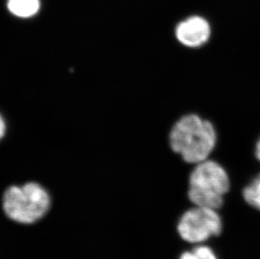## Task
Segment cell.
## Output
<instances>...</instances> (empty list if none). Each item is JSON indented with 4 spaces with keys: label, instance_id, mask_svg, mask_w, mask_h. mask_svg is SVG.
Returning a JSON list of instances; mask_svg holds the SVG:
<instances>
[{
    "label": "cell",
    "instance_id": "obj_1",
    "mask_svg": "<svg viewBox=\"0 0 260 259\" xmlns=\"http://www.w3.org/2000/svg\"><path fill=\"white\" fill-rule=\"evenodd\" d=\"M174 152L189 164L206 161L216 142L215 128L208 120L197 115H188L178 120L170 136Z\"/></svg>",
    "mask_w": 260,
    "mask_h": 259
},
{
    "label": "cell",
    "instance_id": "obj_4",
    "mask_svg": "<svg viewBox=\"0 0 260 259\" xmlns=\"http://www.w3.org/2000/svg\"><path fill=\"white\" fill-rule=\"evenodd\" d=\"M221 228V217L216 210L196 206L183 215L178 225V232L186 242L202 243L220 234Z\"/></svg>",
    "mask_w": 260,
    "mask_h": 259
},
{
    "label": "cell",
    "instance_id": "obj_3",
    "mask_svg": "<svg viewBox=\"0 0 260 259\" xmlns=\"http://www.w3.org/2000/svg\"><path fill=\"white\" fill-rule=\"evenodd\" d=\"M51 206L47 190L37 183L11 186L3 196V209L8 217L22 224H32L42 219Z\"/></svg>",
    "mask_w": 260,
    "mask_h": 259
},
{
    "label": "cell",
    "instance_id": "obj_5",
    "mask_svg": "<svg viewBox=\"0 0 260 259\" xmlns=\"http://www.w3.org/2000/svg\"><path fill=\"white\" fill-rule=\"evenodd\" d=\"M175 35L181 44L196 48L208 42L211 36V26L204 18L192 16L177 25Z\"/></svg>",
    "mask_w": 260,
    "mask_h": 259
},
{
    "label": "cell",
    "instance_id": "obj_6",
    "mask_svg": "<svg viewBox=\"0 0 260 259\" xmlns=\"http://www.w3.org/2000/svg\"><path fill=\"white\" fill-rule=\"evenodd\" d=\"M40 0H8L7 7L12 15L20 18L34 16L40 10Z\"/></svg>",
    "mask_w": 260,
    "mask_h": 259
},
{
    "label": "cell",
    "instance_id": "obj_9",
    "mask_svg": "<svg viewBox=\"0 0 260 259\" xmlns=\"http://www.w3.org/2000/svg\"><path fill=\"white\" fill-rule=\"evenodd\" d=\"M5 133V123L2 116L0 115V139L4 137Z\"/></svg>",
    "mask_w": 260,
    "mask_h": 259
},
{
    "label": "cell",
    "instance_id": "obj_7",
    "mask_svg": "<svg viewBox=\"0 0 260 259\" xmlns=\"http://www.w3.org/2000/svg\"><path fill=\"white\" fill-rule=\"evenodd\" d=\"M243 197L248 205L260 210V174L244 188Z\"/></svg>",
    "mask_w": 260,
    "mask_h": 259
},
{
    "label": "cell",
    "instance_id": "obj_2",
    "mask_svg": "<svg viewBox=\"0 0 260 259\" xmlns=\"http://www.w3.org/2000/svg\"><path fill=\"white\" fill-rule=\"evenodd\" d=\"M230 181L225 169L212 160L197 164L189 176V198L196 206L217 210L223 203Z\"/></svg>",
    "mask_w": 260,
    "mask_h": 259
},
{
    "label": "cell",
    "instance_id": "obj_8",
    "mask_svg": "<svg viewBox=\"0 0 260 259\" xmlns=\"http://www.w3.org/2000/svg\"><path fill=\"white\" fill-rule=\"evenodd\" d=\"M179 259H216V257L210 247L199 246L190 252H184Z\"/></svg>",
    "mask_w": 260,
    "mask_h": 259
},
{
    "label": "cell",
    "instance_id": "obj_10",
    "mask_svg": "<svg viewBox=\"0 0 260 259\" xmlns=\"http://www.w3.org/2000/svg\"><path fill=\"white\" fill-rule=\"evenodd\" d=\"M255 153L257 158L260 161V139L258 140V142H257V145H256Z\"/></svg>",
    "mask_w": 260,
    "mask_h": 259
}]
</instances>
